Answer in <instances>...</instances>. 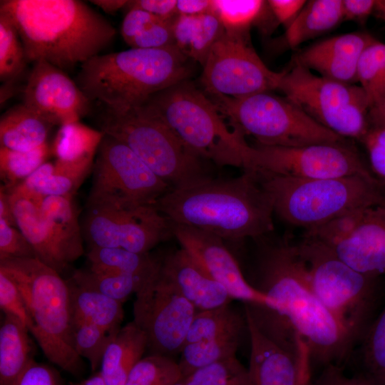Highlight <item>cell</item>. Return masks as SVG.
<instances>
[{"mask_svg": "<svg viewBox=\"0 0 385 385\" xmlns=\"http://www.w3.org/2000/svg\"><path fill=\"white\" fill-rule=\"evenodd\" d=\"M232 128L257 144L297 147L346 140L325 128L285 97L270 91L242 98L210 96Z\"/></svg>", "mask_w": 385, "mask_h": 385, "instance_id": "obj_10", "label": "cell"}, {"mask_svg": "<svg viewBox=\"0 0 385 385\" xmlns=\"http://www.w3.org/2000/svg\"><path fill=\"white\" fill-rule=\"evenodd\" d=\"M184 384L250 385L248 370L235 356L195 371Z\"/></svg>", "mask_w": 385, "mask_h": 385, "instance_id": "obj_43", "label": "cell"}, {"mask_svg": "<svg viewBox=\"0 0 385 385\" xmlns=\"http://www.w3.org/2000/svg\"><path fill=\"white\" fill-rule=\"evenodd\" d=\"M173 19H158L145 27L128 45L131 48L145 49L162 48L175 45Z\"/></svg>", "mask_w": 385, "mask_h": 385, "instance_id": "obj_45", "label": "cell"}, {"mask_svg": "<svg viewBox=\"0 0 385 385\" xmlns=\"http://www.w3.org/2000/svg\"><path fill=\"white\" fill-rule=\"evenodd\" d=\"M144 105L203 160L245 168L250 145L245 135L230 129L212 101L191 83L185 81L161 91Z\"/></svg>", "mask_w": 385, "mask_h": 385, "instance_id": "obj_7", "label": "cell"}, {"mask_svg": "<svg viewBox=\"0 0 385 385\" xmlns=\"http://www.w3.org/2000/svg\"><path fill=\"white\" fill-rule=\"evenodd\" d=\"M170 222L173 237L181 248L223 285L232 299L251 306H267L268 299L247 282L222 238L197 228Z\"/></svg>", "mask_w": 385, "mask_h": 385, "instance_id": "obj_19", "label": "cell"}, {"mask_svg": "<svg viewBox=\"0 0 385 385\" xmlns=\"http://www.w3.org/2000/svg\"><path fill=\"white\" fill-rule=\"evenodd\" d=\"M52 154L51 146L46 143L29 151H16L0 146V174L7 190L24 181L45 163Z\"/></svg>", "mask_w": 385, "mask_h": 385, "instance_id": "obj_36", "label": "cell"}, {"mask_svg": "<svg viewBox=\"0 0 385 385\" xmlns=\"http://www.w3.org/2000/svg\"><path fill=\"white\" fill-rule=\"evenodd\" d=\"M72 340L76 352L89 362L91 371L101 366L106 349L113 337L117 334L108 332L103 329L85 320L72 317Z\"/></svg>", "mask_w": 385, "mask_h": 385, "instance_id": "obj_40", "label": "cell"}, {"mask_svg": "<svg viewBox=\"0 0 385 385\" xmlns=\"http://www.w3.org/2000/svg\"><path fill=\"white\" fill-rule=\"evenodd\" d=\"M188 59L175 45L98 54L81 65L75 82L91 101L126 110L186 81L191 73Z\"/></svg>", "mask_w": 385, "mask_h": 385, "instance_id": "obj_4", "label": "cell"}, {"mask_svg": "<svg viewBox=\"0 0 385 385\" xmlns=\"http://www.w3.org/2000/svg\"><path fill=\"white\" fill-rule=\"evenodd\" d=\"M176 6V0H136L128 1L125 9H140L159 19L168 20L175 18V15L178 14Z\"/></svg>", "mask_w": 385, "mask_h": 385, "instance_id": "obj_51", "label": "cell"}, {"mask_svg": "<svg viewBox=\"0 0 385 385\" xmlns=\"http://www.w3.org/2000/svg\"><path fill=\"white\" fill-rule=\"evenodd\" d=\"M343 374L342 366L332 365L324 368V371L314 384L310 379H307L302 385H341V377Z\"/></svg>", "mask_w": 385, "mask_h": 385, "instance_id": "obj_54", "label": "cell"}, {"mask_svg": "<svg viewBox=\"0 0 385 385\" xmlns=\"http://www.w3.org/2000/svg\"><path fill=\"white\" fill-rule=\"evenodd\" d=\"M30 257H36V255L23 233L0 218V260Z\"/></svg>", "mask_w": 385, "mask_h": 385, "instance_id": "obj_44", "label": "cell"}, {"mask_svg": "<svg viewBox=\"0 0 385 385\" xmlns=\"http://www.w3.org/2000/svg\"><path fill=\"white\" fill-rule=\"evenodd\" d=\"M341 385H385L364 373L348 377L344 374L341 377Z\"/></svg>", "mask_w": 385, "mask_h": 385, "instance_id": "obj_56", "label": "cell"}, {"mask_svg": "<svg viewBox=\"0 0 385 385\" xmlns=\"http://www.w3.org/2000/svg\"><path fill=\"white\" fill-rule=\"evenodd\" d=\"M361 342L364 373L385 384V305Z\"/></svg>", "mask_w": 385, "mask_h": 385, "instance_id": "obj_42", "label": "cell"}, {"mask_svg": "<svg viewBox=\"0 0 385 385\" xmlns=\"http://www.w3.org/2000/svg\"><path fill=\"white\" fill-rule=\"evenodd\" d=\"M158 19H161L140 9L133 8L127 10L120 27L123 40L128 45L145 27Z\"/></svg>", "mask_w": 385, "mask_h": 385, "instance_id": "obj_49", "label": "cell"}, {"mask_svg": "<svg viewBox=\"0 0 385 385\" xmlns=\"http://www.w3.org/2000/svg\"><path fill=\"white\" fill-rule=\"evenodd\" d=\"M344 20L342 0H311L286 29L284 43L293 48L334 29Z\"/></svg>", "mask_w": 385, "mask_h": 385, "instance_id": "obj_31", "label": "cell"}, {"mask_svg": "<svg viewBox=\"0 0 385 385\" xmlns=\"http://www.w3.org/2000/svg\"><path fill=\"white\" fill-rule=\"evenodd\" d=\"M244 170L302 179L373 175L346 140L297 147L250 145Z\"/></svg>", "mask_w": 385, "mask_h": 385, "instance_id": "obj_15", "label": "cell"}, {"mask_svg": "<svg viewBox=\"0 0 385 385\" xmlns=\"http://www.w3.org/2000/svg\"><path fill=\"white\" fill-rule=\"evenodd\" d=\"M148 349L144 332L132 321L119 329L103 354L100 372L107 385H124L135 364Z\"/></svg>", "mask_w": 385, "mask_h": 385, "instance_id": "obj_26", "label": "cell"}, {"mask_svg": "<svg viewBox=\"0 0 385 385\" xmlns=\"http://www.w3.org/2000/svg\"><path fill=\"white\" fill-rule=\"evenodd\" d=\"M247 36L225 30L210 50L201 76L207 96L236 98L278 88L284 71L270 70Z\"/></svg>", "mask_w": 385, "mask_h": 385, "instance_id": "obj_14", "label": "cell"}, {"mask_svg": "<svg viewBox=\"0 0 385 385\" xmlns=\"http://www.w3.org/2000/svg\"><path fill=\"white\" fill-rule=\"evenodd\" d=\"M381 206L385 208V192H384V199H383Z\"/></svg>", "mask_w": 385, "mask_h": 385, "instance_id": "obj_62", "label": "cell"}, {"mask_svg": "<svg viewBox=\"0 0 385 385\" xmlns=\"http://www.w3.org/2000/svg\"><path fill=\"white\" fill-rule=\"evenodd\" d=\"M212 1V11L229 32L247 33L250 27L266 11L267 1L261 0Z\"/></svg>", "mask_w": 385, "mask_h": 385, "instance_id": "obj_39", "label": "cell"}, {"mask_svg": "<svg viewBox=\"0 0 385 385\" xmlns=\"http://www.w3.org/2000/svg\"><path fill=\"white\" fill-rule=\"evenodd\" d=\"M376 0H342L344 20L364 21L376 10Z\"/></svg>", "mask_w": 385, "mask_h": 385, "instance_id": "obj_52", "label": "cell"}, {"mask_svg": "<svg viewBox=\"0 0 385 385\" xmlns=\"http://www.w3.org/2000/svg\"><path fill=\"white\" fill-rule=\"evenodd\" d=\"M8 192L16 227L31 245L36 257L61 274L69 266L42 216L39 203Z\"/></svg>", "mask_w": 385, "mask_h": 385, "instance_id": "obj_23", "label": "cell"}, {"mask_svg": "<svg viewBox=\"0 0 385 385\" xmlns=\"http://www.w3.org/2000/svg\"><path fill=\"white\" fill-rule=\"evenodd\" d=\"M304 234L325 244L354 270L377 277L385 274V208L381 205L351 212Z\"/></svg>", "mask_w": 385, "mask_h": 385, "instance_id": "obj_16", "label": "cell"}, {"mask_svg": "<svg viewBox=\"0 0 385 385\" xmlns=\"http://www.w3.org/2000/svg\"><path fill=\"white\" fill-rule=\"evenodd\" d=\"M174 385H185L184 384V379L178 381V383L175 384Z\"/></svg>", "mask_w": 385, "mask_h": 385, "instance_id": "obj_61", "label": "cell"}, {"mask_svg": "<svg viewBox=\"0 0 385 385\" xmlns=\"http://www.w3.org/2000/svg\"><path fill=\"white\" fill-rule=\"evenodd\" d=\"M0 270L18 287L29 318L28 329L45 356L62 370L80 374L82 360L73 345L66 281L36 257L2 260Z\"/></svg>", "mask_w": 385, "mask_h": 385, "instance_id": "obj_6", "label": "cell"}, {"mask_svg": "<svg viewBox=\"0 0 385 385\" xmlns=\"http://www.w3.org/2000/svg\"><path fill=\"white\" fill-rule=\"evenodd\" d=\"M376 11L379 12L385 22V0H376Z\"/></svg>", "mask_w": 385, "mask_h": 385, "instance_id": "obj_60", "label": "cell"}, {"mask_svg": "<svg viewBox=\"0 0 385 385\" xmlns=\"http://www.w3.org/2000/svg\"><path fill=\"white\" fill-rule=\"evenodd\" d=\"M0 327V385H11L34 360L30 332L16 318L3 314Z\"/></svg>", "mask_w": 385, "mask_h": 385, "instance_id": "obj_30", "label": "cell"}, {"mask_svg": "<svg viewBox=\"0 0 385 385\" xmlns=\"http://www.w3.org/2000/svg\"><path fill=\"white\" fill-rule=\"evenodd\" d=\"M90 247H121L148 253L173 237L170 222L155 205L87 207L82 225Z\"/></svg>", "mask_w": 385, "mask_h": 385, "instance_id": "obj_17", "label": "cell"}, {"mask_svg": "<svg viewBox=\"0 0 385 385\" xmlns=\"http://www.w3.org/2000/svg\"><path fill=\"white\" fill-rule=\"evenodd\" d=\"M100 130L126 145L171 189L212 177L203 160L144 104L122 111L105 108Z\"/></svg>", "mask_w": 385, "mask_h": 385, "instance_id": "obj_8", "label": "cell"}, {"mask_svg": "<svg viewBox=\"0 0 385 385\" xmlns=\"http://www.w3.org/2000/svg\"><path fill=\"white\" fill-rule=\"evenodd\" d=\"M105 134L80 121L61 125L53 139L51 153L57 165L90 172Z\"/></svg>", "mask_w": 385, "mask_h": 385, "instance_id": "obj_27", "label": "cell"}, {"mask_svg": "<svg viewBox=\"0 0 385 385\" xmlns=\"http://www.w3.org/2000/svg\"><path fill=\"white\" fill-rule=\"evenodd\" d=\"M91 102L64 71L43 60L34 63L23 103L53 126L79 121Z\"/></svg>", "mask_w": 385, "mask_h": 385, "instance_id": "obj_18", "label": "cell"}, {"mask_svg": "<svg viewBox=\"0 0 385 385\" xmlns=\"http://www.w3.org/2000/svg\"><path fill=\"white\" fill-rule=\"evenodd\" d=\"M27 61L22 41L11 19L0 11V80L21 78Z\"/></svg>", "mask_w": 385, "mask_h": 385, "instance_id": "obj_37", "label": "cell"}, {"mask_svg": "<svg viewBox=\"0 0 385 385\" xmlns=\"http://www.w3.org/2000/svg\"><path fill=\"white\" fill-rule=\"evenodd\" d=\"M0 308L3 314L16 318L28 329L29 318L21 294L14 280L1 270Z\"/></svg>", "mask_w": 385, "mask_h": 385, "instance_id": "obj_47", "label": "cell"}, {"mask_svg": "<svg viewBox=\"0 0 385 385\" xmlns=\"http://www.w3.org/2000/svg\"><path fill=\"white\" fill-rule=\"evenodd\" d=\"M376 39L351 32L323 40L295 55L294 63L319 76L346 84L357 83V66L364 50Z\"/></svg>", "mask_w": 385, "mask_h": 385, "instance_id": "obj_21", "label": "cell"}, {"mask_svg": "<svg viewBox=\"0 0 385 385\" xmlns=\"http://www.w3.org/2000/svg\"><path fill=\"white\" fill-rule=\"evenodd\" d=\"M212 0H178L177 13L178 15L198 16L212 11Z\"/></svg>", "mask_w": 385, "mask_h": 385, "instance_id": "obj_53", "label": "cell"}, {"mask_svg": "<svg viewBox=\"0 0 385 385\" xmlns=\"http://www.w3.org/2000/svg\"><path fill=\"white\" fill-rule=\"evenodd\" d=\"M160 270L197 312L230 304L226 288L214 279L183 248L160 259Z\"/></svg>", "mask_w": 385, "mask_h": 385, "instance_id": "obj_22", "label": "cell"}, {"mask_svg": "<svg viewBox=\"0 0 385 385\" xmlns=\"http://www.w3.org/2000/svg\"><path fill=\"white\" fill-rule=\"evenodd\" d=\"M246 326L245 314L242 317L230 304L197 312L188 330L185 344L241 334Z\"/></svg>", "mask_w": 385, "mask_h": 385, "instance_id": "obj_33", "label": "cell"}, {"mask_svg": "<svg viewBox=\"0 0 385 385\" xmlns=\"http://www.w3.org/2000/svg\"><path fill=\"white\" fill-rule=\"evenodd\" d=\"M27 63L43 60L65 71L100 54L116 31L102 15L78 0H3Z\"/></svg>", "mask_w": 385, "mask_h": 385, "instance_id": "obj_3", "label": "cell"}, {"mask_svg": "<svg viewBox=\"0 0 385 385\" xmlns=\"http://www.w3.org/2000/svg\"><path fill=\"white\" fill-rule=\"evenodd\" d=\"M277 90L319 124L346 140L361 141L370 128L369 104L359 85L333 81L294 64L284 71Z\"/></svg>", "mask_w": 385, "mask_h": 385, "instance_id": "obj_11", "label": "cell"}, {"mask_svg": "<svg viewBox=\"0 0 385 385\" xmlns=\"http://www.w3.org/2000/svg\"><path fill=\"white\" fill-rule=\"evenodd\" d=\"M250 342V385H302L310 378L309 357H299L266 337L245 310Z\"/></svg>", "mask_w": 385, "mask_h": 385, "instance_id": "obj_20", "label": "cell"}, {"mask_svg": "<svg viewBox=\"0 0 385 385\" xmlns=\"http://www.w3.org/2000/svg\"><path fill=\"white\" fill-rule=\"evenodd\" d=\"M357 83L369 108V120L385 110V43L376 40L361 54Z\"/></svg>", "mask_w": 385, "mask_h": 385, "instance_id": "obj_32", "label": "cell"}, {"mask_svg": "<svg viewBox=\"0 0 385 385\" xmlns=\"http://www.w3.org/2000/svg\"><path fill=\"white\" fill-rule=\"evenodd\" d=\"M312 289L355 344L371 324L379 277L361 273L321 241L304 234L297 244Z\"/></svg>", "mask_w": 385, "mask_h": 385, "instance_id": "obj_9", "label": "cell"}, {"mask_svg": "<svg viewBox=\"0 0 385 385\" xmlns=\"http://www.w3.org/2000/svg\"><path fill=\"white\" fill-rule=\"evenodd\" d=\"M183 379L178 362L173 357L150 354L135 364L124 385H174Z\"/></svg>", "mask_w": 385, "mask_h": 385, "instance_id": "obj_38", "label": "cell"}, {"mask_svg": "<svg viewBox=\"0 0 385 385\" xmlns=\"http://www.w3.org/2000/svg\"><path fill=\"white\" fill-rule=\"evenodd\" d=\"M78 271L90 285L122 304L132 294H135L150 276L135 275L91 267L87 271Z\"/></svg>", "mask_w": 385, "mask_h": 385, "instance_id": "obj_41", "label": "cell"}, {"mask_svg": "<svg viewBox=\"0 0 385 385\" xmlns=\"http://www.w3.org/2000/svg\"><path fill=\"white\" fill-rule=\"evenodd\" d=\"M69 385H107L101 372H95L90 377L78 382L70 383Z\"/></svg>", "mask_w": 385, "mask_h": 385, "instance_id": "obj_58", "label": "cell"}, {"mask_svg": "<svg viewBox=\"0 0 385 385\" xmlns=\"http://www.w3.org/2000/svg\"><path fill=\"white\" fill-rule=\"evenodd\" d=\"M71 196H47L39 203L43 219L68 266L83 254L82 227Z\"/></svg>", "mask_w": 385, "mask_h": 385, "instance_id": "obj_25", "label": "cell"}, {"mask_svg": "<svg viewBox=\"0 0 385 385\" xmlns=\"http://www.w3.org/2000/svg\"><path fill=\"white\" fill-rule=\"evenodd\" d=\"M155 206L170 222L224 241L257 240L274 230L272 200L253 170L234 178L211 177L170 189Z\"/></svg>", "mask_w": 385, "mask_h": 385, "instance_id": "obj_2", "label": "cell"}, {"mask_svg": "<svg viewBox=\"0 0 385 385\" xmlns=\"http://www.w3.org/2000/svg\"><path fill=\"white\" fill-rule=\"evenodd\" d=\"M175 45L189 58L203 65L225 31L218 16L210 11L198 16L177 15L173 23Z\"/></svg>", "mask_w": 385, "mask_h": 385, "instance_id": "obj_29", "label": "cell"}, {"mask_svg": "<svg viewBox=\"0 0 385 385\" xmlns=\"http://www.w3.org/2000/svg\"><path fill=\"white\" fill-rule=\"evenodd\" d=\"M247 282L269 300L266 307L244 304L266 337L299 357L304 345L311 367L342 366L354 344L314 294L297 244L263 242Z\"/></svg>", "mask_w": 385, "mask_h": 385, "instance_id": "obj_1", "label": "cell"}, {"mask_svg": "<svg viewBox=\"0 0 385 385\" xmlns=\"http://www.w3.org/2000/svg\"><path fill=\"white\" fill-rule=\"evenodd\" d=\"M11 385H64L56 369L32 360Z\"/></svg>", "mask_w": 385, "mask_h": 385, "instance_id": "obj_48", "label": "cell"}, {"mask_svg": "<svg viewBox=\"0 0 385 385\" xmlns=\"http://www.w3.org/2000/svg\"><path fill=\"white\" fill-rule=\"evenodd\" d=\"M241 334L185 344L178 361L185 379L195 371L236 356Z\"/></svg>", "mask_w": 385, "mask_h": 385, "instance_id": "obj_34", "label": "cell"}, {"mask_svg": "<svg viewBox=\"0 0 385 385\" xmlns=\"http://www.w3.org/2000/svg\"><path fill=\"white\" fill-rule=\"evenodd\" d=\"M385 125V110L370 120V126Z\"/></svg>", "mask_w": 385, "mask_h": 385, "instance_id": "obj_59", "label": "cell"}, {"mask_svg": "<svg viewBox=\"0 0 385 385\" xmlns=\"http://www.w3.org/2000/svg\"><path fill=\"white\" fill-rule=\"evenodd\" d=\"M361 142L368 154L373 175L385 187V125L370 126Z\"/></svg>", "mask_w": 385, "mask_h": 385, "instance_id": "obj_46", "label": "cell"}, {"mask_svg": "<svg viewBox=\"0 0 385 385\" xmlns=\"http://www.w3.org/2000/svg\"><path fill=\"white\" fill-rule=\"evenodd\" d=\"M255 171L272 200L274 213L305 230L358 210L381 205L385 192L374 175L302 179Z\"/></svg>", "mask_w": 385, "mask_h": 385, "instance_id": "obj_5", "label": "cell"}, {"mask_svg": "<svg viewBox=\"0 0 385 385\" xmlns=\"http://www.w3.org/2000/svg\"><path fill=\"white\" fill-rule=\"evenodd\" d=\"M52 124L23 103L16 104L0 118V146L16 151L34 150L46 143Z\"/></svg>", "mask_w": 385, "mask_h": 385, "instance_id": "obj_28", "label": "cell"}, {"mask_svg": "<svg viewBox=\"0 0 385 385\" xmlns=\"http://www.w3.org/2000/svg\"><path fill=\"white\" fill-rule=\"evenodd\" d=\"M0 218L4 219L11 225L16 227L9 194L3 186L1 187L0 190Z\"/></svg>", "mask_w": 385, "mask_h": 385, "instance_id": "obj_55", "label": "cell"}, {"mask_svg": "<svg viewBox=\"0 0 385 385\" xmlns=\"http://www.w3.org/2000/svg\"><path fill=\"white\" fill-rule=\"evenodd\" d=\"M307 1L304 0H269L268 7L275 20L287 29L296 19Z\"/></svg>", "mask_w": 385, "mask_h": 385, "instance_id": "obj_50", "label": "cell"}, {"mask_svg": "<svg viewBox=\"0 0 385 385\" xmlns=\"http://www.w3.org/2000/svg\"><path fill=\"white\" fill-rule=\"evenodd\" d=\"M90 2L100 7L104 12L113 14L119 9L125 8L128 1L123 0H93Z\"/></svg>", "mask_w": 385, "mask_h": 385, "instance_id": "obj_57", "label": "cell"}, {"mask_svg": "<svg viewBox=\"0 0 385 385\" xmlns=\"http://www.w3.org/2000/svg\"><path fill=\"white\" fill-rule=\"evenodd\" d=\"M68 287L72 317L91 322L116 334L124 317L123 304L90 285L76 271L66 280Z\"/></svg>", "mask_w": 385, "mask_h": 385, "instance_id": "obj_24", "label": "cell"}, {"mask_svg": "<svg viewBox=\"0 0 385 385\" xmlns=\"http://www.w3.org/2000/svg\"><path fill=\"white\" fill-rule=\"evenodd\" d=\"M91 268L148 276L155 270L159 258L148 253H136L121 247H90L87 254Z\"/></svg>", "mask_w": 385, "mask_h": 385, "instance_id": "obj_35", "label": "cell"}, {"mask_svg": "<svg viewBox=\"0 0 385 385\" xmlns=\"http://www.w3.org/2000/svg\"><path fill=\"white\" fill-rule=\"evenodd\" d=\"M93 173L87 207L155 205L171 189L126 145L107 135Z\"/></svg>", "mask_w": 385, "mask_h": 385, "instance_id": "obj_12", "label": "cell"}, {"mask_svg": "<svg viewBox=\"0 0 385 385\" xmlns=\"http://www.w3.org/2000/svg\"><path fill=\"white\" fill-rule=\"evenodd\" d=\"M159 263L135 293L133 322L146 335L151 354H180L197 310L160 270Z\"/></svg>", "mask_w": 385, "mask_h": 385, "instance_id": "obj_13", "label": "cell"}]
</instances>
